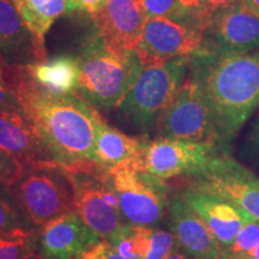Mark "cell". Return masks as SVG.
I'll list each match as a JSON object with an SVG mask.
<instances>
[{
    "label": "cell",
    "instance_id": "7402d4cb",
    "mask_svg": "<svg viewBox=\"0 0 259 259\" xmlns=\"http://www.w3.org/2000/svg\"><path fill=\"white\" fill-rule=\"evenodd\" d=\"M19 16L41 42L60 16L72 12L71 0H11Z\"/></svg>",
    "mask_w": 259,
    "mask_h": 259
},
{
    "label": "cell",
    "instance_id": "3957f363",
    "mask_svg": "<svg viewBox=\"0 0 259 259\" xmlns=\"http://www.w3.org/2000/svg\"><path fill=\"white\" fill-rule=\"evenodd\" d=\"M76 57L79 65L78 93L90 105L102 109L116 108L143 69L137 51H109L95 27Z\"/></svg>",
    "mask_w": 259,
    "mask_h": 259
},
{
    "label": "cell",
    "instance_id": "5bb4252c",
    "mask_svg": "<svg viewBox=\"0 0 259 259\" xmlns=\"http://www.w3.org/2000/svg\"><path fill=\"white\" fill-rule=\"evenodd\" d=\"M101 240L76 212H69L38 229V255L41 259H78Z\"/></svg>",
    "mask_w": 259,
    "mask_h": 259
},
{
    "label": "cell",
    "instance_id": "d4e9b609",
    "mask_svg": "<svg viewBox=\"0 0 259 259\" xmlns=\"http://www.w3.org/2000/svg\"><path fill=\"white\" fill-rule=\"evenodd\" d=\"M259 244V220L252 218L242 226L236 234L234 241L226 248L225 254L234 255L244 253Z\"/></svg>",
    "mask_w": 259,
    "mask_h": 259
},
{
    "label": "cell",
    "instance_id": "5b68a950",
    "mask_svg": "<svg viewBox=\"0 0 259 259\" xmlns=\"http://www.w3.org/2000/svg\"><path fill=\"white\" fill-rule=\"evenodd\" d=\"M63 169L72 186L74 212L103 240H108L125 223L108 169L92 160Z\"/></svg>",
    "mask_w": 259,
    "mask_h": 259
},
{
    "label": "cell",
    "instance_id": "7c38bea8",
    "mask_svg": "<svg viewBox=\"0 0 259 259\" xmlns=\"http://www.w3.org/2000/svg\"><path fill=\"white\" fill-rule=\"evenodd\" d=\"M202 47V31L169 17L147 18L136 51L143 66L191 57Z\"/></svg>",
    "mask_w": 259,
    "mask_h": 259
},
{
    "label": "cell",
    "instance_id": "f35d334b",
    "mask_svg": "<svg viewBox=\"0 0 259 259\" xmlns=\"http://www.w3.org/2000/svg\"><path fill=\"white\" fill-rule=\"evenodd\" d=\"M0 66H2V64H0Z\"/></svg>",
    "mask_w": 259,
    "mask_h": 259
},
{
    "label": "cell",
    "instance_id": "ba28073f",
    "mask_svg": "<svg viewBox=\"0 0 259 259\" xmlns=\"http://www.w3.org/2000/svg\"><path fill=\"white\" fill-rule=\"evenodd\" d=\"M155 128L158 137L225 147L208 100L198 84L191 78L184 82L173 101L161 113Z\"/></svg>",
    "mask_w": 259,
    "mask_h": 259
},
{
    "label": "cell",
    "instance_id": "e0dca14e",
    "mask_svg": "<svg viewBox=\"0 0 259 259\" xmlns=\"http://www.w3.org/2000/svg\"><path fill=\"white\" fill-rule=\"evenodd\" d=\"M47 59L45 42L32 34L11 0H0V64L28 65Z\"/></svg>",
    "mask_w": 259,
    "mask_h": 259
},
{
    "label": "cell",
    "instance_id": "74e56055",
    "mask_svg": "<svg viewBox=\"0 0 259 259\" xmlns=\"http://www.w3.org/2000/svg\"><path fill=\"white\" fill-rule=\"evenodd\" d=\"M31 259H41V257H40V255H37V257H35V258H31Z\"/></svg>",
    "mask_w": 259,
    "mask_h": 259
},
{
    "label": "cell",
    "instance_id": "836d02e7",
    "mask_svg": "<svg viewBox=\"0 0 259 259\" xmlns=\"http://www.w3.org/2000/svg\"><path fill=\"white\" fill-rule=\"evenodd\" d=\"M222 259H259V244L252 250L244 252V253H239L234 255L225 254Z\"/></svg>",
    "mask_w": 259,
    "mask_h": 259
},
{
    "label": "cell",
    "instance_id": "4fadbf2b",
    "mask_svg": "<svg viewBox=\"0 0 259 259\" xmlns=\"http://www.w3.org/2000/svg\"><path fill=\"white\" fill-rule=\"evenodd\" d=\"M92 17L105 46L115 53L136 51L147 22L141 0H108Z\"/></svg>",
    "mask_w": 259,
    "mask_h": 259
},
{
    "label": "cell",
    "instance_id": "83f0119b",
    "mask_svg": "<svg viewBox=\"0 0 259 259\" xmlns=\"http://www.w3.org/2000/svg\"><path fill=\"white\" fill-rule=\"evenodd\" d=\"M24 167L9 155L0 157V186H12L22 176Z\"/></svg>",
    "mask_w": 259,
    "mask_h": 259
},
{
    "label": "cell",
    "instance_id": "8fae6325",
    "mask_svg": "<svg viewBox=\"0 0 259 259\" xmlns=\"http://www.w3.org/2000/svg\"><path fill=\"white\" fill-rule=\"evenodd\" d=\"M200 50L218 54L259 50V17L242 2L218 12L203 28Z\"/></svg>",
    "mask_w": 259,
    "mask_h": 259
},
{
    "label": "cell",
    "instance_id": "ab89813d",
    "mask_svg": "<svg viewBox=\"0 0 259 259\" xmlns=\"http://www.w3.org/2000/svg\"><path fill=\"white\" fill-rule=\"evenodd\" d=\"M0 234H2V233H0Z\"/></svg>",
    "mask_w": 259,
    "mask_h": 259
},
{
    "label": "cell",
    "instance_id": "d6a6232c",
    "mask_svg": "<svg viewBox=\"0 0 259 259\" xmlns=\"http://www.w3.org/2000/svg\"><path fill=\"white\" fill-rule=\"evenodd\" d=\"M241 0H206L205 4V24L208 21L220 11L231 8V6L238 4ZM205 27V25H204Z\"/></svg>",
    "mask_w": 259,
    "mask_h": 259
},
{
    "label": "cell",
    "instance_id": "484cf974",
    "mask_svg": "<svg viewBox=\"0 0 259 259\" xmlns=\"http://www.w3.org/2000/svg\"><path fill=\"white\" fill-rule=\"evenodd\" d=\"M206 0H179L180 15L178 21L203 31L205 25Z\"/></svg>",
    "mask_w": 259,
    "mask_h": 259
},
{
    "label": "cell",
    "instance_id": "d590c367",
    "mask_svg": "<svg viewBox=\"0 0 259 259\" xmlns=\"http://www.w3.org/2000/svg\"><path fill=\"white\" fill-rule=\"evenodd\" d=\"M164 259H193L191 255H189L186 252L184 251H174L173 253H170L168 257H166Z\"/></svg>",
    "mask_w": 259,
    "mask_h": 259
},
{
    "label": "cell",
    "instance_id": "6da1fadb",
    "mask_svg": "<svg viewBox=\"0 0 259 259\" xmlns=\"http://www.w3.org/2000/svg\"><path fill=\"white\" fill-rule=\"evenodd\" d=\"M21 109L37 128L42 141L61 167L93 161L97 128L103 119L78 94L56 96L41 92L25 65L2 66Z\"/></svg>",
    "mask_w": 259,
    "mask_h": 259
},
{
    "label": "cell",
    "instance_id": "ffe728a7",
    "mask_svg": "<svg viewBox=\"0 0 259 259\" xmlns=\"http://www.w3.org/2000/svg\"><path fill=\"white\" fill-rule=\"evenodd\" d=\"M25 66L31 80L41 92L56 96L78 92L79 65L76 56L60 54Z\"/></svg>",
    "mask_w": 259,
    "mask_h": 259
},
{
    "label": "cell",
    "instance_id": "cb8c5ba5",
    "mask_svg": "<svg viewBox=\"0 0 259 259\" xmlns=\"http://www.w3.org/2000/svg\"><path fill=\"white\" fill-rule=\"evenodd\" d=\"M32 228L10 192L9 187L0 186V233H10Z\"/></svg>",
    "mask_w": 259,
    "mask_h": 259
},
{
    "label": "cell",
    "instance_id": "44dd1931",
    "mask_svg": "<svg viewBox=\"0 0 259 259\" xmlns=\"http://www.w3.org/2000/svg\"><path fill=\"white\" fill-rule=\"evenodd\" d=\"M143 138L130 137L102 120L97 128L93 161L109 169L136 158L141 153Z\"/></svg>",
    "mask_w": 259,
    "mask_h": 259
},
{
    "label": "cell",
    "instance_id": "d6986e66",
    "mask_svg": "<svg viewBox=\"0 0 259 259\" xmlns=\"http://www.w3.org/2000/svg\"><path fill=\"white\" fill-rule=\"evenodd\" d=\"M107 241L127 259H164L179 248L171 232L131 223H124Z\"/></svg>",
    "mask_w": 259,
    "mask_h": 259
},
{
    "label": "cell",
    "instance_id": "9a60e30c",
    "mask_svg": "<svg viewBox=\"0 0 259 259\" xmlns=\"http://www.w3.org/2000/svg\"><path fill=\"white\" fill-rule=\"evenodd\" d=\"M0 150L23 167L57 163L21 108L0 109Z\"/></svg>",
    "mask_w": 259,
    "mask_h": 259
},
{
    "label": "cell",
    "instance_id": "8d00e7d4",
    "mask_svg": "<svg viewBox=\"0 0 259 259\" xmlns=\"http://www.w3.org/2000/svg\"><path fill=\"white\" fill-rule=\"evenodd\" d=\"M4 155H6V154H5V153H3V151L0 150V157H2V156H4Z\"/></svg>",
    "mask_w": 259,
    "mask_h": 259
},
{
    "label": "cell",
    "instance_id": "9c48e42d",
    "mask_svg": "<svg viewBox=\"0 0 259 259\" xmlns=\"http://www.w3.org/2000/svg\"><path fill=\"white\" fill-rule=\"evenodd\" d=\"M187 181L190 189L218 196L259 220V178L225 151Z\"/></svg>",
    "mask_w": 259,
    "mask_h": 259
},
{
    "label": "cell",
    "instance_id": "2e32d148",
    "mask_svg": "<svg viewBox=\"0 0 259 259\" xmlns=\"http://www.w3.org/2000/svg\"><path fill=\"white\" fill-rule=\"evenodd\" d=\"M167 213L170 231L184 252L193 259H222L226 248L179 193L170 197Z\"/></svg>",
    "mask_w": 259,
    "mask_h": 259
},
{
    "label": "cell",
    "instance_id": "4dcf8cb0",
    "mask_svg": "<svg viewBox=\"0 0 259 259\" xmlns=\"http://www.w3.org/2000/svg\"><path fill=\"white\" fill-rule=\"evenodd\" d=\"M245 154L251 160L259 163V118L252 126L250 134L245 142Z\"/></svg>",
    "mask_w": 259,
    "mask_h": 259
},
{
    "label": "cell",
    "instance_id": "f1b7e54d",
    "mask_svg": "<svg viewBox=\"0 0 259 259\" xmlns=\"http://www.w3.org/2000/svg\"><path fill=\"white\" fill-rule=\"evenodd\" d=\"M78 259H127L119 253L107 240H102L88 251H85Z\"/></svg>",
    "mask_w": 259,
    "mask_h": 259
},
{
    "label": "cell",
    "instance_id": "1f68e13d",
    "mask_svg": "<svg viewBox=\"0 0 259 259\" xmlns=\"http://www.w3.org/2000/svg\"><path fill=\"white\" fill-rule=\"evenodd\" d=\"M107 2L108 0H71V6H72V11L79 10L93 16L99 12Z\"/></svg>",
    "mask_w": 259,
    "mask_h": 259
},
{
    "label": "cell",
    "instance_id": "f546056e",
    "mask_svg": "<svg viewBox=\"0 0 259 259\" xmlns=\"http://www.w3.org/2000/svg\"><path fill=\"white\" fill-rule=\"evenodd\" d=\"M21 106L16 99L14 93L10 89L8 82L5 80L3 69L0 66V109H19Z\"/></svg>",
    "mask_w": 259,
    "mask_h": 259
},
{
    "label": "cell",
    "instance_id": "8992f818",
    "mask_svg": "<svg viewBox=\"0 0 259 259\" xmlns=\"http://www.w3.org/2000/svg\"><path fill=\"white\" fill-rule=\"evenodd\" d=\"M9 190L32 228L40 229L52 220L74 212L72 186L58 163L24 167Z\"/></svg>",
    "mask_w": 259,
    "mask_h": 259
},
{
    "label": "cell",
    "instance_id": "ac0fdd59",
    "mask_svg": "<svg viewBox=\"0 0 259 259\" xmlns=\"http://www.w3.org/2000/svg\"><path fill=\"white\" fill-rule=\"evenodd\" d=\"M179 194L198 213L225 248L232 245L242 226L253 218L245 210L211 193L186 187Z\"/></svg>",
    "mask_w": 259,
    "mask_h": 259
},
{
    "label": "cell",
    "instance_id": "30bf717a",
    "mask_svg": "<svg viewBox=\"0 0 259 259\" xmlns=\"http://www.w3.org/2000/svg\"><path fill=\"white\" fill-rule=\"evenodd\" d=\"M222 148L211 143L185 139L144 137L138 163L148 173L162 180L191 177L202 170L213 156L223 151Z\"/></svg>",
    "mask_w": 259,
    "mask_h": 259
},
{
    "label": "cell",
    "instance_id": "e575fe53",
    "mask_svg": "<svg viewBox=\"0 0 259 259\" xmlns=\"http://www.w3.org/2000/svg\"><path fill=\"white\" fill-rule=\"evenodd\" d=\"M246 8L259 17V0H241Z\"/></svg>",
    "mask_w": 259,
    "mask_h": 259
},
{
    "label": "cell",
    "instance_id": "603a6c76",
    "mask_svg": "<svg viewBox=\"0 0 259 259\" xmlns=\"http://www.w3.org/2000/svg\"><path fill=\"white\" fill-rule=\"evenodd\" d=\"M38 255V229L0 234V259H31Z\"/></svg>",
    "mask_w": 259,
    "mask_h": 259
},
{
    "label": "cell",
    "instance_id": "277c9868",
    "mask_svg": "<svg viewBox=\"0 0 259 259\" xmlns=\"http://www.w3.org/2000/svg\"><path fill=\"white\" fill-rule=\"evenodd\" d=\"M190 57L145 65L134 87L116 106L124 121L139 131L155 127L158 116L186 80Z\"/></svg>",
    "mask_w": 259,
    "mask_h": 259
},
{
    "label": "cell",
    "instance_id": "4316f807",
    "mask_svg": "<svg viewBox=\"0 0 259 259\" xmlns=\"http://www.w3.org/2000/svg\"><path fill=\"white\" fill-rule=\"evenodd\" d=\"M147 18L169 17L179 19L180 5L179 0H141Z\"/></svg>",
    "mask_w": 259,
    "mask_h": 259
},
{
    "label": "cell",
    "instance_id": "7a4b0ae2",
    "mask_svg": "<svg viewBox=\"0 0 259 259\" xmlns=\"http://www.w3.org/2000/svg\"><path fill=\"white\" fill-rule=\"evenodd\" d=\"M189 69L226 145L259 106V50L229 54L199 50L190 57Z\"/></svg>",
    "mask_w": 259,
    "mask_h": 259
},
{
    "label": "cell",
    "instance_id": "52a82bcc",
    "mask_svg": "<svg viewBox=\"0 0 259 259\" xmlns=\"http://www.w3.org/2000/svg\"><path fill=\"white\" fill-rule=\"evenodd\" d=\"M108 171L125 223L153 227L164 219L170 200L169 187L139 166L138 156Z\"/></svg>",
    "mask_w": 259,
    "mask_h": 259
}]
</instances>
